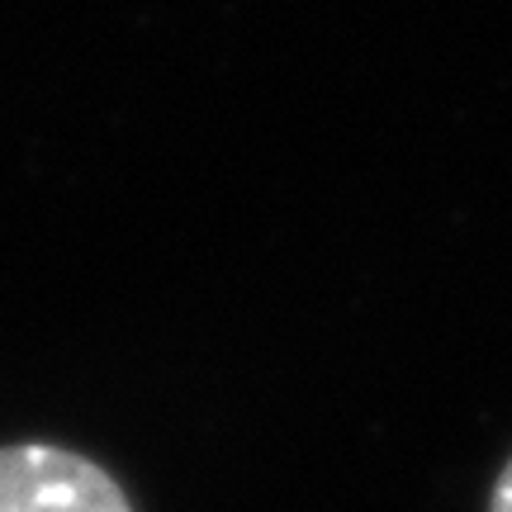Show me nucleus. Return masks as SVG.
I'll use <instances>...</instances> for the list:
<instances>
[{
	"mask_svg": "<svg viewBox=\"0 0 512 512\" xmlns=\"http://www.w3.org/2000/svg\"><path fill=\"white\" fill-rule=\"evenodd\" d=\"M489 512H512V460L503 465V475L494 479V494H489Z\"/></svg>",
	"mask_w": 512,
	"mask_h": 512,
	"instance_id": "2",
	"label": "nucleus"
},
{
	"mask_svg": "<svg viewBox=\"0 0 512 512\" xmlns=\"http://www.w3.org/2000/svg\"><path fill=\"white\" fill-rule=\"evenodd\" d=\"M0 512H133L124 484L100 460L53 446H0Z\"/></svg>",
	"mask_w": 512,
	"mask_h": 512,
	"instance_id": "1",
	"label": "nucleus"
}]
</instances>
